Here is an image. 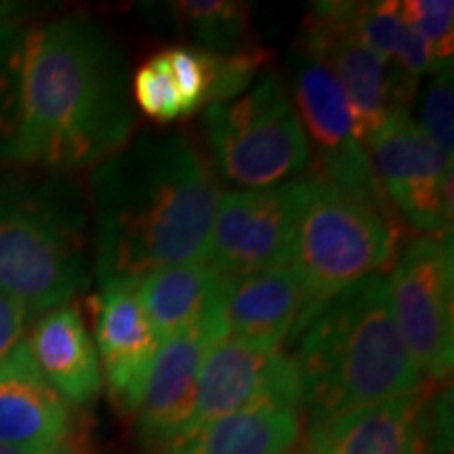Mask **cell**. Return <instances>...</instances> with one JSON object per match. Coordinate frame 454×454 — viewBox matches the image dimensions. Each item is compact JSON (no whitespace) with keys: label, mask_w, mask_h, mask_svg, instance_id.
I'll return each mask as SVG.
<instances>
[{"label":"cell","mask_w":454,"mask_h":454,"mask_svg":"<svg viewBox=\"0 0 454 454\" xmlns=\"http://www.w3.org/2000/svg\"><path fill=\"white\" fill-rule=\"evenodd\" d=\"M0 7H3V3H0Z\"/></svg>","instance_id":"d6a6232c"},{"label":"cell","mask_w":454,"mask_h":454,"mask_svg":"<svg viewBox=\"0 0 454 454\" xmlns=\"http://www.w3.org/2000/svg\"><path fill=\"white\" fill-rule=\"evenodd\" d=\"M90 282L87 217L64 181L0 179V291L36 317Z\"/></svg>","instance_id":"277c9868"},{"label":"cell","mask_w":454,"mask_h":454,"mask_svg":"<svg viewBox=\"0 0 454 454\" xmlns=\"http://www.w3.org/2000/svg\"><path fill=\"white\" fill-rule=\"evenodd\" d=\"M43 379L70 406H87L99 395V356L78 308L64 305L38 316L26 339Z\"/></svg>","instance_id":"ac0fdd59"},{"label":"cell","mask_w":454,"mask_h":454,"mask_svg":"<svg viewBox=\"0 0 454 454\" xmlns=\"http://www.w3.org/2000/svg\"><path fill=\"white\" fill-rule=\"evenodd\" d=\"M173 24L215 55L247 49L248 9L231 0H177L167 4Z\"/></svg>","instance_id":"44dd1931"},{"label":"cell","mask_w":454,"mask_h":454,"mask_svg":"<svg viewBox=\"0 0 454 454\" xmlns=\"http://www.w3.org/2000/svg\"><path fill=\"white\" fill-rule=\"evenodd\" d=\"M225 337L227 331L217 303L200 322L160 340L144 400L135 412L139 438L145 448L156 450L187 429L204 357Z\"/></svg>","instance_id":"4fadbf2b"},{"label":"cell","mask_w":454,"mask_h":454,"mask_svg":"<svg viewBox=\"0 0 454 454\" xmlns=\"http://www.w3.org/2000/svg\"><path fill=\"white\" fill-rule=\"evenodd\" d=\"M268 61L270 53L261 47H247L227 55L213 53V82L208 106L227 104L240 98Z\"/></svg>","instance_id":"4316f807"},{"label":"cell","mask_w":454,"mask_h":454,"mask_svg":"<svg viewBox=\"0 0 454 454\" xmlns=\"http://www.w3.org/2000/svg\"><path fill=\"white\" fill-rule=\"evenodd\" d=\"M74 442L72 406L44 381L24 339L0 362V444L66 446Z\"/></svg>","instance_id":"e0dca14e"},{"label":"cell","mask_w":454,"mask_h":454,"mask_svg":"<svg viewBox=\"0 0 454 454\" xmlns=\"http://www.w3.org/2000/svg\"><path fill=\"white\" fill-rule=\"evenodd\" d=\"M202 124L217 173L244 190L286 184L311 164L308 135L274 74L240 98L208 106Z\"/></svg>","instance_id":"5b68a950"},{"label":"cell","mask_w":454,"mask_h":454,"mask_svg":"<svg viewBox=\"0 0 454 454\" xmlns=\"http://www.w3.org/2000/svg\"><path fill=\"white\" fill-rule=\"evenodd\" d=\"M223 276L208 263H185L156 270L135 282L147 320L164 340L185 331L217 308Z\"/></svg>","instance_id":"ffe728a7"},{"label":"cell","mask_w":454,"mask_h":454,"mask_svg":"<svg viewBox=\"0 0 454 454\" xmlns=\"http://www.w3.org/2000/svg\"><path fill=\"white\" fill-rule=\"evenodd\" d=\"M284 454H305V450H294V448H293V450H288V452H284Z\"/></svg>","instance_id":"1f68e13d"},{"label":"cell","mask_w":454,"mask_h":454,"mask_svg":"<svg viewBox=\"0 0 454 454\" xmlns=\"http://www.w3.org/2000/svg\"><path fill=\"white\" fill-rule=\"evenodd\" d=\"M299 438V411L259 406L187 431L152 454H284Z\"/></svg>","instance_id":"d6986e66"},{"label":"cell","mask_w":454,"mask_h":454,"mask_svg":"<svg viewBox=\"0 0 454 454\" xmlns=\"http://www.w3.org/2000/svg\"><path fill=\"white\" fill-rule=\"evenodd\" d=\"M402 15L406 24L427 43L435 70L452 66L454 3L452 0H406Z\"/></svg>","instance_id":"cb8c5ba5"},{"label":"cell","mask_w":454,"mask_h":454,"mask_svg":"<svg viewBox=\"0 0 454 454\" xmlns=\"http://www.w3.org/2000/svg\"><path fill=\"white\" fill-rule=\"evenodd\" d=\"M95 276L99 286L204 263L221 190L181 133H141L95 167Z\"/></svg>","instance_id":"7a4b0ae2"},{"label":"cell","mask_w":454,"mask_h":454,"mask_svg":"<svg viewBox=\"0 0 454 454\" xmlns=\"http://www.w3.org/2000/svg\"><path fill=\"white\" fill-rule=\"evenodd\" d=\"M158 348L160 339L141 308L135 282L104 284L95 311V349L121 412H137Z\"/></svg>","instance_id":"5bb4252c"},{"label":"cell","mask_w":454,"mask_h":454,"mask_svg":"<svg viewBox=\"0 0 454 454\" xmlns=\"http://www.w3.org/2000/svg\"><path fill=\"white\" fill-rule=\"evenodd\" d=\"M429 87L421 99V124L419 129L438 145L448 158L454 156V84L452 66L431 72Z\"/></svg>","instance_id":"484cf974"},{"label":"cell","mask_w":454,"mask_h":454,"mask_svg":"<svg viewBox=\"0 0 454 454\" xmlns=\"http://www.w3.org/2000/svg\"><path fill=\"white\" fill-rule=\"evenodd\" d=\"M362 145L395 221L425 236H452V158L434 145L411 112L391 116Z\"/></svg>","instance_id":"ba28073f"},{"label":"cell","mask_w":454,"mask_h":454,"mask_svg":"<svg viewBox=\"0 0 454 454\" xmlns=\"http://www.w3.org/2000/svg\"><path fill=\"white\" fill-rule=\"evenodd\" d=\"M348 20L356 36L391 64L408 24L400 3H345Z\"/></svg>","instance_id":"7402d4cb"},{"label":"cell","mask_w":454,"mask_h":454,"mask_svg":"<svg viewBox=\"0 0 454 454\" xmlns=\"http://www.w3.org/2000/svg\"><path fill=\"white\" fill-rule=\"evenodd\" d=\"M170 76L177 84L187 116L211 101L213 53L196 47H170L160 51Z\"/></svg>","instance_id":"d4e9b609"},{"label":"cell","mask_w":454,"mask_h":454,"mask_svg":"<svg viewBox=\"0 0 454 454\" xmlns=\"http://www.w3.org/2000/svg\"><path fill=\"white\" fill-rule=\"evenodd\" d=\"M0 454H76V442L66 446H13L0 444Z\"/></svg>","instance_id":"4dcf8cb0"},{"label":"cell","mask_w":454,"mask_h":454,"mask_svg":"<svg viewBox=\"0 0 454 454\" xmlns=\"http://www.w3.org/2000/svg\"><path fill=\"white\" fill-rule=\"evenodd\" d=\"M389 280L391 311L423 377L444 381L454 366L452 236H419L397 254Z\"/></svg>","instance_id":"52a82bcc"},{"label":"cell","mask_w":454,"mask_h":454,"mask_svg":"<svg viewBox=\"0 0 454 454\" xmlns=\"http://www.w3.org/2000/svg\"><path fill=\"white\" fill-rule=\"evenodd\" d=\"M425 425H427V454H454V414L450 387L427 395Z\"/></svg>","instance_id":"f1b7e54d"},{"label":"cell","mask_w":454,"mask_h":454,"mask_svg":"<svg viewBox=\"0 0 454 454\" xmlns=\"http://www.w3.org/2000/svg\"><path fill=\"white\" fill-rule=\"evenodd\" d=\"M291 99L316 154L314 179L325 181L395 221L374 181L364 145L357 139L343 89L333 72L303 49L293 59Z\"/></svg>","instance_id":"30bf717a"},{"label":"cell","mask_w":454,"mask_h":454,"mask_svg":"<svg viewBox=\"0 0 454 454\" xmlns=\"http://www.w3.org/2000/svg\"><path fill=\"white\" fill-rule=\"evenodd\" d=\"M294 362L311 423L423 389V374L397 331L385 274L334 294L301 334Z\"/></svg>","instance_id":"3957f363"},{"label":"cell","mask_w":454,"mask_h":454,"mask_svg":"<svg viewBox=\"0 0 454 454\" xmlns=\"http://www.w3.org/2000/svg\"><path fill=\"white\" fill-rule=\"evenodd\" d=\"M219 309L227 337L276 348L301 337L320 311L291 265L223 278Z\"/></svg>","instance_id":"9a60e30c"},{"label":"cell","mask_w":454,"mask_h":454,"mask_svg":"<svg viewBox=\"0 0 454 454\" xmlns=\"http://www.w3.org/2000/svg\"><path fill=\"white\" fill-rule=\"evenodd\" d=\"M27 320L30 316L24 305L0 291V362L24 340Z\"/></svg>","instance_id":"f546056e"},{"label":"cell","mask_w":454,"mask_h":454,"mask_svg":"<svg viewBox=\"0 0 454 454\" xmlns=\"http://www.w3.org/2000/svg\"><path fill=\"white\" fill-rule=\"evenodd\" d=\"M425 404L417 391L314 421L305 454H427Z\"/></svg>","instance_id":"2e32d148"},{"label":"cell","mask_w":454,"mask_h":454,"mask_svg":"<svg viewBox=\"0 0 454 454\" xmlns=\"http://www.w3.org/2000/svg\"><path fill=\"white\" fill-rule=\"evenodd\" d=\"M305 53L320 59L348 98L357 139L364 144L395 114L408 112L414 87L351 30L345 3H314L305 24Z\"/></svg>","instance_id":"8fae6325"},{"label":"cell","mask_w":454,"mask_h":454,"mask_svg":"<svg viewBox=\"0 0 454 454\" xmlns=\"http://www.w3.org/2000/svg\"><path fill=\"white\" fill-rule=\"evenodd\" d=\"M394 225L395 221L377 208L311 179L291 268L317 309L351 284L383 274L395 253Z\"/></svg>","instance_id":"8992f818"},{"label":"cell","mask_w":454,"mask_h":454,"mask_svg":"<svg viewBox=\"0 0 454 454\" xmlns=\"http://www.w3.org/2000/svg\"><path fill=\"white\" fill-rule=\"evenodd\" d=\"M303 404L294 356L276 345L225 337L204 357L187 431L259 406ZM181 434V435H184Z\"/></svg>","instance_id":"7c38bea8"},{"label":"cell","mask_w":454,"mask_h":454,"mask_svg":"<svg viewBox=\"0 0 454 454\" xmlns=\"http://www.w3.org/2000/svg\"><path fill=\"white\" fill-rule=\"evenodd\" d=\"M130 98L150 121L175 122L187 116L185 104L162 53H156L139 66L130 82Z\"/></svg>","instance_id":"603a6c76"},{"label":"cell","mask_w":454,"mask_h":454,"mask_svg":"<svg viewBox=\"0 0 454 454\" xmlns=\"http://www.w3.org/2000/svg\"><path fill=\"white\" fill-rule=\"evenodd\" d=\"M133 127L127 59L99 21L67 15L26 27L3 160L51 173L99 167Z\"/></svg>","instance_id":"6da1fadb"},{"label":"cell","mask_w":454,"mask_h":454,"mask_svg":"<svg viewBox=\"0 0 454 454\" xmlns=\"http://www.w3.org/2000/svg\"><path fill=\"white\" fill-rule=\"evenodd\" d=\"M17 4L3 3L0 7V160H3L4 145H7L11 116H13L15 95V61L21 36L26 27L15 20L20 13Z\"/></svg>","instance_id":"83f0119b"},{"label":"cell","mask_w":454,"mask_h":454,"mask_svg":"<svg viewBox=\"0 0 454 454\" xmlns=\"http://www.w3.org/2000/svg\"><path fill=\"white\" fill-rule=\"evenodd\" d=\"M311 179L221 194L208 240V265L223 278L291 265Z\"/></svg>","instance_id":"9c48e42d"}]
</instances>
